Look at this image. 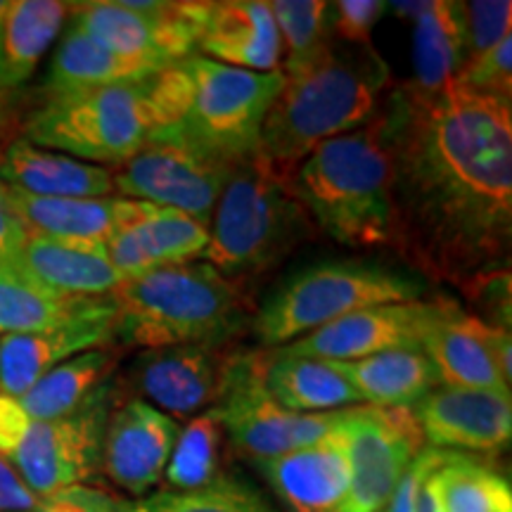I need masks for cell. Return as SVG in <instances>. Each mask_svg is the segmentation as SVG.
I'll list each match as a JSON object with an SVG mask.
<instances>
[{"label": "cell", "instance_id": "6da1fadb", "mask_svg": "<svg viewBox=\"0 0 512 512\" xmlns=\"http://www.w3.org/2000/svg\"><path fill=\"white\" fill-rule=\"evenodd\" d=\"M396 245L420 275L470 294L508 273L512 245L510 100L453 81L434 98L394 86Z\"/></svg>", "mask_w": 512, "mask_h": 512}, {"label": "cell", "instance_id": "7a4b0ae2", "mask_svg": "<svg viewBox=\"0 0 512 512\" xmlns=\"http://www.w3.org/2000/svg\"><path fill=\"white\" fill-rule=\"evenodd\" d=\"M283 76L254 155L283 183L316 147L366 126L394 88L389 64L370 43L337 38Z\"/></svg>", "mask_w": 512, "mask_h": 512}, {"label": "cell", "instance_id": "3957f363", "mask_svg": "<svg viewBox=\"0 0 512 512\" xmlns=\"http://www.w3.org/2000/svg\"><path fill=\"white\" fill-rule=\"evenodd\" d=\"M396 131L399 102L392 88L366 126L316 147L287 181L309 219L339 245L394 249Z\"/></svg>", "mask_w": 512, "mask_h": 512}, {"label": "cell", "instance_id": "277c9868", "mask_svg": "<svg viewBox=\"0 0 512 512\" xmlns=\"http://www.w3.org/2000/svg\"><path fill=\"white\" fill-rule=\"evenodd\" d=\"M190 98L192 79L181 62L133 81L46 98L24 124V140L88 164L119 166L176 126Z\"/></svg>", "mask_w": 512, "mask_h": 512}, {"label": "cell", "instance_id": "5b68a950", "mask_svg": "<svg viewBox=\"0 0 512 512\" xmlns=\"http://www.w3.org/2000/svg\"><path fill=\"white\" fill-rule=\"evenodd\" d=\"M112 302L117 337L147 351L185 344L226 347L247 323L238 283L209 264L164 266L124 280Z\"/></svg>", "mask_w": 512, "mask_h": 512}, {"label": "cell", "instance_id": "8992f818", "mask_svg": "<svg viewBox=\"0 0 512 512\" xmlns=\"http://www.w3.org/2000/svg\"><path fill=\"white\" fill-rule=\"evenodd\" d=\"M427 280L380 261H320L278 283L254 313V335L264 347H287L311 332L382 304L418 302Z\"/></svg>", "mask_w": 512, "mask_h": 512}, {"label": "cell", "instance_id": "52a82bcc", "mask_svg": "<svg viewBox=\"0 0 512 512\" xmlns=\"http://www.w3.org/2000/svg\"><path fill=\"white\" fill-rule=\"evenodd\" d=\"M209 226L202 256L230 280L268 271L311 235L302 204L256 157L235 166Z\"/></svg>", "mask_w": 512, "mask_h": 512}, {"label": "cell", "instance_id": "ba28073f", "mask_svg": "<svg viewBox=\"0 0 512 512\" xmlns=\"http://www.w3.org/2000/svg\"><path fill=\"white\" fill-rule=\"evenodd\" d=\"M110 420V382L91 401L60 420H36L17 399L0 394V458L38 498L83 484L100 465L102 437Z\"/></svg>", "mask_w": 512, "mask_h": 512}, {"label": "cell", "instance_id": "9c48e42d", "mask_svg": "<svg viewBox=\"0 0 512 512\" xmlns=\"http://www.w3.org/2000/svg\"><path fill=\"white\" fill-rule=\"evenodd\" d=\"M185 67L192 79V98L176 131L230 166L252 159L268 110L283 88V72H247L204 55H192Z\"/></svg>", "mask_w": 512, "mask_h": 512}, {"label": "cell", "instance_id": "30bf717a", "mask_svg": "<svg viewBox=\"0 0 512 512\" xmlns=\"http://www.w3.org/2000/svg\"><path fill=\"white\" fill-rule=\"evenodd\" d=\"M266 354H230L219 401L209 408L242 456L264 463L316 444L342 425L344 411L292 413L280 408L264 382Z\"/></svg>", "mask_w": 512, "mask_h": 512}, {"label": "cell", "instance_id": "8fae6325", "mask_svg": "<svg viewBox=\"0 0 512 512\" xmlns=\"http://www.w3.org/2000/svg\"><path fill=\"white\" fill-rule=\"evenodd\" d=\"M233 169L188 143L171 126L121 166L114 174V190L126 200L178 209L209 228Z\"/></svg>", "mask_w": 512, "mask_h": 512}, {"label": "cell", "instance_id": "7c38bea8", "mask_svg": "<svg viewBox=\"0 0 512 512\" xmlns=\"http://www.w3.org/2000/svg\"><path fill=\"white\" fill-rule=\"evenodd\" d=\"M204 3L93 0L69 3L72 24L117 55L164 69L190 60L200 38Z\"/></svg>", "mask_w": 512, "mask_h": 512}, {"label": "cell", "instance_id": "4fadbf2b", "mask_svg": "<svg viewBox=\"0 0 512 512\" xmlns=\"http://www.w3.org/2000/svg\"><path fill=\"white\" fill-rule=\"evenodd\" d=\"M351 486L339 512H382L425 439L411 408L356 406L344 413Z\"/></svg>", "mask_w": 512, "mask_h": 512}, {"label": "cell", "instance_id": "5bb4252c", "mask_svg": "<svg viewBox=\"0 0 512 512\" xmlns=\"http://www.w3.org/2000/svg\"><path fill=\"white\" fill-rule=\"evenodd\" d=\"M456 306L453 299L382 304L349 313L297 342L280 347L294 356L325 361H358L384 351L422 349V339L439 318Z\"/></svg>", "mask_w": 512, "mask_h": 512}, {"label": "cell", "instance_id": "9a60e30c", "mask_svg": "<svg viewBox=\"0 0 512 512\" xmlns=\"http://www.w3.org/2000/svg\"><path fill=\"white\" fill-rule=\"evenodd\" d=\"M117 339L112 297L93 302L79 316L53 328L0 339V394L19 399L50 370L69 358L102 349Z\"/></svg>", "mask_w": 512, "mask_h": 512}, {"label": "cell", "instance_id": "2e32d148", "mask_svg": "<svg viewBox=\"0 0 512 512\" xmlns=\"http://www.w3.org/2000/svg\"><path fill=\"white\" fill-rule=\"evenodd\" d=\"M425 444L453 451L498 453L512 437V401L505 392L439 384L413 408Z\"/></svg>", "mask_w": 512, "mask_h": 512}, {"label": "cell", "instance_id": "e0dca14e", "mask_svg": "<svg viewBox=\"0 0 512 512\" xmlns=\"http://www.w3.org/2000/svg\"><path fill=\"white\" fill-rule=\"evenodd\" d=\"M178 434L181 427L171 415L145 401H128L107 420L102 470L131 496H145L162 479Z\"/></svg>", "mask_w": 512, "mask_h": 512}, {"label": "cell", "instance_id": "ac0fdd59", "mask_svg": "<svg viewBox=\"0 0 512 512\" xmlns=\"http://www.w3.org/2000/svg\"><path fill=\"white\" fill-rule=\"evenodd\" d=\"M10 200L29 235L93 245H107L159 209L126 197H31L15 190H10Z\"/></svg>", "mask_w": 512, "mask_h": 512}, {"label": "cell", "instance_id": "d6986e66", "mask_svg": "<svg viewBox=\"0 0 512 512\" xmlns=\"http://www.w3.org/2000/svg\"><path fill=\"white\" fill-rule=\"evenodd\" d=\"M256 467L287 512H339L349 496L351 465L342 425L316 444Z\"/></svg>", "mask_w": 512, "mask_h": 512}, {"label": "cell", "instance_id": "ffe728a7", "mask_svg": "<svg viewBox=\"0 0 512 512\" xmlns=\"http://www.w3.org/2000/svg\"><path fill=\"white\" fill-rule=\"evenodd\" d=\"M197 50L209 60L247 72H278L283 38L271 12L261 0H221L204 3Z\"/></svg>", "mask_w": 512, "mask_h": 512}, {"label": "cell", "instance_id": "44dd1931", "mask_svg": "<svg viewBox=\"0 0 512 512\" xmlns=\"http://www.w3.org/2000/svg\"><path fill=\"white\" fill-rule=\"evenodd\" d=\"M223 347L185 344L145 351L133 377L138 389L164 411L188 415L219 401L230 354Z\"/></svg>", "mask_w": 512, "mask_h": 512}, {"label": "cell", "instance_id": "7402d4cb", "mask_svg": "<svg viewBox=\"0 0 512 512\" xmlns=\"http://www.w3.org/2000/svg\"><path fill=\"white\" fill-rule=\"evenodd\" d=\"M508 328H496L486 320L470 316L456 304L439 318L422 339V351L437 368L441 384L465 389H489L510 394L496 366L494 351Z\"/></svg>", "mask_w": 512, "mask_h": 512}, {"label": "cell", "instance_id": "603a6c76", "mask_svg": "<svg viewBox=\"0 0 512 512\" xmlns=\"http://www.w3.org/2000/svg\"><path fill=\"white\" fill-rule=\"evenodd\" d=\"M0 183L31 197H110L114 171L22 138L0 150Z\"/></svg>", "mask_w": 512, "mask_h": 512}, {"label": "cell", "instance_id": "cb8c5ba5", "mask_svg": "<svg viewBox=\"0 0 512 512\" xmlns=\"http://www.w3.org/2000/svg\"><path fill=\"white\" fill-rule=\"evenodd\" d=\"M207 245V226L178 209L159 207L150 219L114 235L105 247L121 278L131 280L155 268L192 264Z\"/></svg>", "mask_w": 512, "mask_h": 512}, {"label": "cell", "instance_id": "d4e9b609", "mask_svg": "<svg viewBox=\"0 0 512 512\" xmlns=\"http://www.w3.org/2000/svg\"><path fill=\"white\" fill-rule=\"evenodd\" d=\"M17 261L41 285L62 297L100 299L124 283L112 266L105 245L93 242H67L29 235Z\"/></svg>", "mask_w": 512, "mask_h": 512}, {"label": "cell", "instance_id": "484cf974", "mask_svg": "<svg viewBox=\"0 0 512 512\" xmlns=\"http://www.w3.org/2000/svg\"><path fill=\"white\" fill-rule=\"evenodd\" d=\"M268 394L292 413H330L363 406L337 361L294 356L283 349L268 351L264 361Z\"/></svg>", "mask_w": 512, "mask_h": 512}, {"label": "cell", "instance_id": "4316f807", "mask_svg": "<svg viewBox=\"0 0 512 512\" xmlns=\"http://www.w3.org/2000/svg\"><path fill=\"white\" fill-rule=\"evenodd\" d=\"M413 29V72L406 83L420 98L446 91L467 62L465 27L460 3H422Z\"/></svg>", "mask_w": 512, "mask_h": 512}, {"label": "cell", "instance_id": "83f0119b", "mask_svg": "<svg viewBox=\"0 0 512 512\" xmlns=\"http://www.w3.org/2000/svg\"><path fill=\"white\" fill-rule=\"evenodd\" d=\"M337 363L361 403L375 408H411L441 384L422 349H396Z\"/></svg>", "mask_w": 512, "mask_h": 512}, {"label": "cell", "instance_id": "f1b7e54d", "mask_svg": "<svg viewBox=\"0 0 512 512\" xmlns=\"http://www.w3.org/2000/svg\"><path fill=\"white\" fill-rule=\"evenodd\" d=\"M152 72H159V69L152 64L117 55L76 24H69L60 46L55 48L53 60H50L43 93L48 98H57V95L88 91V88L133 81Z\"/></svg>", "mask_w": 512, "mask_h": 512}, {"label": "cell", "instance_id": "f546056e", "mask_svg": "<svg viewBox=\"0 0 512 512\" xmlns=\"http://www.w3.org/2000/svg\"><path fill=\"white\" fill-rule=\"evenodd\" d=\"M67 15L69 3L60 0H10L0 50V91L22 88L34 76Z\"/></svg>", "mask_w": 512, "mask_h": 512}, {"label": "cell", "instance_id": "4dcf8cb0", "mask_svg": "<svg viewBox=\"0 0 512 512\" xmlns=\"http://www.w3.org/2000/svg\"><path fill=\"white\" fill-rule=\"evenodd\" d=\"M114 368H117V354L112 349L86 351L43 375L29 392L19 396L17 403L36 420L67 418L79 411L83 403L91 401L102 384L110 382Z\"/></svg>", "mask_w": 512, "mask_h": 512}, {"label": "cell", "instance_id": "1f68e13d", "mask_svg": "<svg viewBox=\"0 0 512 512\" xmlns=\"http://www.w3.org/2000/svg\"><path fill=\"white\" fill-rule=\"evenodd\" d=\"M93 302L98 299L62 297L48 290L17 259L0 261V339L53 328L79 316Z\"/></svg>", "mask_w": 512, "mask_h": 512}, {"label": "cell", "instance_id": "d6a6232c", "mask_svg": "<svg viewBox=\"0 0 512 512\" xmlns=\"http://www.w3.org/2000/svg\"><path fill=\"white\" fill-rule=\"evenodd\" d=\"M434 479L446 512H512L510 484L475 458L448 451Z\"/></svg>", "mask_w": 512, "mask_h": 512}, {"label": "cell", "instance_id": "836d02e7", "mask_svg": "<svg viewBox=\"0 0 512 512\" xmlns=\"http://www.w3.org/2000/svg\"><path fill=\"white\" fill-rule=\"evenodd\" d=\"M119 512H275L259 491L245 482L219 477L202 489L159 491L140 501H119Z\"/></svg>", "mask_w": 512, "mask_h": 512}, {"label": "cell", "instance_id": "e575fe53", "mask_svg": "<svg viewBox=\"0 0 512 512\" xmlns=\"http://www.w3.org/2000/svg\"><path fill=\"white\" fill-rule=\"evenodd\" d=\"M221 425L216 415L207 411L200 418L190 422L178 434L174 453L164 475L174 491L202 489L219 479V446H221Z\"/></svg>", "mask_w": 512, "mask_h": 512}, {"label": "cell", "instance_id": "d590c367", "mask_svg": "<svg viewBox=\"0 0 512 512\" xmlns=\"http://www.w3.org/2000/svg\"><path fill=\"white\" fill-rule=\"evenodd\" d=\"M271 12L278 24L283 50H287L283 74L311 62L332 41L328 27V3L320 0H275Z\"/></svg>", "mask_w": 512, "mask_h": 512}, {"label": "cell", "instance_id": "8d00e7d4", "mask_svg": "<svg viewBox=\"0 0 512 512\" xmlns=\"http://www.w3.org/2000/svg\"><path fill=\"white\" fill-rule=\"evenodd\" d=\"M463 12V27H465V46L467 60L486 53L494 48L498 41H503L510 34V15L512 3L510 0H494V3H460Z\"/></svg>", "mask_w": 512, "mask_h": 512}, {"label": "cell", "instance_id": "74e56055", "mask_svg": "<svg viewBox=\"0 0 512 512\" xmlns=\"http://www.w3.org/2000/svg\"><path fill=\"white\" fill-rule=\"evenodd\" d=\"M458 83L475 91L498 95V98L510 100L512 93V34H508L503 41H498L494 48L486 53L472 57L465 62L456 76Z\"/></svg>", "mask_w": 512, "mask_h": 512}, {"label": "cell", "instance_id": "f35d334b", "mask_svg": "<svg viewBox=\"0 0 512 512\" xmlns=\"http://www.w3.org/2000/svg\"><path fill=\"white\" fill-rule=\"evenodd\" d=\"M387 12L382 0H339L328 3V27L332 38L344 43H370V31Z\"/></svg>", "mask_w": 512, "mask_h": 512}, {"label": "cell", "instance_id": "ab89813d", "mask_svg": "<svg viewBox=\"0 0 512 512\" xmlns=\"http://www.w3.org/2000/svg\"><path fill=\"white\" fill-rule=\"evenodd\" d=\"M31 512H119V501L93 486L74 484L41 498Z\"/></svg>", "mask_w": 512, "mask_h": 512}, {"label": "cell", "instance_id": "60d3db41", "mask_svg": "<svg viewBox=\"0 0 512 512\" xmlns=\"http://www.w3.org/2000/svg\"><path fill=\"white\" fill-rule=\"evenodd\" d=\"M448 451H439V448H425L418 458L413 460V465L408 467L406 475L401 477L399 486L389 498L387 510L384 512H415V496H418V489L430 472L437 470V467L444 463Z\"/></svg>", "mask_w": 512, "mask_h": 512}, {"label": "cell", "instance_id": "b9f144b4", "mask_svg": "<svg viewBox=\"0 0 512 512\" xmlns=\"http://www.w3.org/2000/svg\"><path fill=\"white\" fill-rule=\"evenodd\" d=\"M27 238L29 233L12 207L10 190L0 183V261H15Z\"/></svg>", "mask_w": 512, "mask_h": 512}, {"label": "cell", "instance_id": "7bdbcfd3", "mask_svg": "<svg viewBox=\"0 0 512 512\" xmlns=\"http://www.w3.org/2000/svg\"><path fill=\"white\" fill-rule=\"evenodd\" d=\"M41 503L8 460L0 458V512H31Z\"/></svg>", "mask_w": 512, "mask_h": 512}, {"label": "cell", "instance_id": "ee69618b", "mask_svg": "<svg viewBox=\"0 0 512 512\" xmlns=\"http://www.w3.org/2000/svg\"><path fill=\"white\" fill-rule=\"evenodd\" d=\"M415 512H446L444 503H441L437 479H434V472H430L425 479H422L418 496H415Z\"/></svg>", "mask_w": 512, "mask_h": 512}, {"label": "cell", "instance_id": "f6af8a7d", "mask_svg": "<svg viewBox=\"0 0 512 512\" xmlns=\"http://www.w3.org/2000/svg\"><path fill=\"white\" fill-rule=\"evenodd\" d=\"M8 8H10V0H0V50H3V27H5V17H8Z\"/></svg>", "mask_w": 512, "mask_h": 512}]
</instances>
